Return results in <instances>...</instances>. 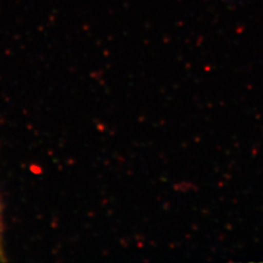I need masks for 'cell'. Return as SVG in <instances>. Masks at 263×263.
I'll return each mask as SVG.
<instances>
[]
</instances>
